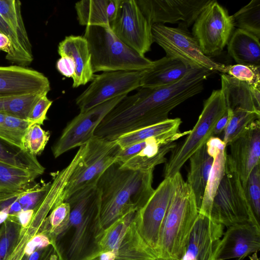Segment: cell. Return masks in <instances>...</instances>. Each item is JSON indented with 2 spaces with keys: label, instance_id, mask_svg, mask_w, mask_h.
<instances>
[{
  "label": "cell",
  "instance_id": "26",
  "mask_svg": "<svg viewBox=\"0 0 260 260\" xmlns=\"http://www.w3.org/2000/svg\"><path fill=\"white\" fill-rule=\"evenodd\" d=\"M229 54L238 64L260 66L259 39L237 28L227 44Z\"/></svg>",
  "mask_w": 260,
  "mask_h": 260
},
{
  "label": "cell",
  "instance_id": "43",
  "mask_svg": "<svg viewBox=\"0 0 260 260\" xmlns=\"http://www.w3.org/2000/svg\"><path fill=\"white\" fill-rule=\"evenodd\" d=\"M53 101L50 100L47 95L41 97L31 109L27 120L30 125L37 124L42 125L47 119V113L51 107Z\"/></svg>",
  "mask_w": 260,
  "mask_h": 260
},
{
  "label": "cell",
  "instance_id": "54",
  "mask_svg": "<svg viewBox=\"0 0 260 260\" xmlns=\"http://www.w3.org/2000/svg\"><path fill=\"white\" fill-rule=\"evenodd\" d=\"M157 260H172V259H166L159 258Z\"/></svg>",
  "mask_w": 260,
  "mask_h": 260
},
{
  "label": "cell",
  "instance_id": "52",
  "mask_svg": "<svg viewBox=\"0 0 260 260\" xmlns=\"http://www.w3.org/2000/svg\"><path fill=\"white\" fill-rule=\"evenodd\" d=\"M9 217V214L3 211H0V224L5 222Z\"/></svg>",
  "mask_w": 260,
  "mask_h": 260
},
{
  "label": "cell",
  "instance_id": "17",
  "mask_svg": "<svg viewBox=\"0 0 260 260\" xmlns=\"http://www.w3.org/2000/svg\"><path fill=\"white\" fill-rule=\"evenodd\" d=\"M226 162L237 173L245 188L252 169L259 164L260 121L256 119L244 132L230 143Z\"/></svg>",
  "mask_w": 260,
  "mask_h": 260
},
{
  "label": "cell",
  "instance_id": "13",
  "mask_svg": "<svg viewBox=\"0 0 260 260\" xmlns=\"http://www.w3.org/2000/svg\"><path fill=\"white\" fill-rule=\"evenodd\" d=\"M152 25L136 0H120L115 17L110 26L123 43L145 56L153 43Z\"/></svg>",
  "mask_w": 260,
  "mask_h": 260
},
{
  "label": "cell",
  "instance_id": "50",
  "mask_svg": "<svg viewBox=\"0 0 260 260\" xmlns=\"http://www.w3.org/2000/svg\"><path fill=\"white\" fill-rule=\"evenodd\" d=\"M10 98L11 97L0 98V113L6 114L7 103Z\"/></svg>",
  "mask_w": 260,
  "mask_h": 260
},
{
  "label": "cell",
  "instance_id": "37",
  "mask_svg": "<svg viewBox=\"0 0 260 260\" xmlns=\"http://www.w3.org/2000/svg\"><path fill=\"white\" fill-rule=\"evenodd\" d=\"M42 94H29L11 97L6 109V114L23 119H27L33 107Z\"/></svg>",
  "mask_w": 260,
  "mask_h": 260
},
{
  "label": "cell",
  "instance_id": "34",
  "mask_svg": "<svg viewBox=\"0 0 260 260\" xmlns=\"http://www.w3.org/2000/svg\"><path fill=\"white\" fill-rule=\"evenodd\" d=\"M231 110V109H230ZM232 114L224 130L223 141L226 146L238 138L251 122L259 119L260 114L242 109L231 110Z\"/></svg>",
  "mask_w": 260,
  "mask_h": 260
},
{
  "label": "cell",
  "instance_id": "18",
  "mask_svg": "<svg viewBox=\"0 0 260 260\" xmlns=\"http://www.w3.org/2000/svg\"><path fill=\"white\" fill-rule=\"evenodd\" d=\"M50 90L48 78L38 71L17 65L0 66V98L47 94Z\"/></svg>",
  "mask_w": 260,
  "mask_h": 260
},
{
  "label": "cell",
  "instance_id": "3",
  "mask_svg": "<svg viewBox=\"0 0 260 260\" xmlns=\"http://www.w3.org/2000/svg\"><path fill=\"white\" fill-rule=\"evenodd\" d=\"M100 193L96 185L81 188L65 201L70 206L68 228L59 239L71 231L62 260H85L96 251L95 238L99 233Z\"/></svg>",
  "mask_w": 260,
  "mask_h": 260
},
{
  "label": "cell",
  "instance_id": "4",
  "mask_svg": "<svg viewBox=\"0 0 260 260\" xmlns=\"http://www.w3.org/2000/svg\"><path fill=\"white\" fill-rule=\"evenodd\" d=\"M198 214L193 190L181 174L162 223L159 258L181 260Z\"/></svg>",
  "mask_w": 260,
  "mask_h": 260
},
{
  "label": "cell",
  "instance_id": "33",
  "mask_svg": "<svg viewBox=\"0 0 260 260\" xmlns=\"http://www.w3.org/2000/svg\"><path fill=\"white\" fill-rule=\"evenodd\" d=\"M232 16L235 26L260 39V0H252Z\"/></svg>",
  "mask_w": 260,
  "mask_h": 260
},
{
  "label": "cell",
  "instance_id": "45",
  "mask_svg": "<svg viewBox=\"0 0 260 260\" xmlns=\"http://www.w3.org/2000/svg\"><path fill=\"white\" fill-rule=\"evenodd\" d=\"M56 68L61 75L67 78H73L74 76L75 63L73 59L69 56H61L56 62Z\"/></svg>",
  "mask_w": 260,
  "mask_h": 260
},
{
  "label": "cell",
  "instance_id": "19",
  "mask_svg": "<svg viewBox=\"0 0 260 260\" xmlns=\"http://www.w3.org/2000/svg\"><path fill=\"white\" fill-rule=\"evenodd\" d=\"M215 251L213 260L237 258L256 254L260 249V227L251 223L228 228Z\"/></svg>",
  "mask_w": 260,
  "mask_h": 260
},
{
  "label": "cell",
  "instance_id": "53",
  "mask_svg": "<svg viewBox=\"0 0 260 260\" xmlns=\"http://www.w3.org/2000/svg\"><path fill=\"white\" fill-rule=\"evenodd\" d=\"M86 260H97L94 257H90Z\"/></svg>",
  "mask_w": 260,
  "mask_h": 260
},
{
  "label": "cell",
  "instance_id": "15",
  "mask_svg": "<svg viewBox=\"0 0 260 260\" xmlns=\"http://www.w3.org/2000/svg\"><path fill=\"white\" fill-rule=\"evenodd\" d=\"M125 96H119L79 114L71 120L52 147L55 158L67 151L87 143L106 115Z\"/></svg>",
  "mask_w": 260,
  "mask_h": 260
},
{
  "label": "cell",
  "instance_id": "38",
  "mask_svg": "<svg viewBox=\"0 0 260 260\" xmlns=\"http://www.w3.org/2000/svg\"><path fill=\"white\" fill-rule=\"evenodd\" d=\"M223 73L250 86L260 88V66L238 63L225 66Z\"/></svg>",
  "mask_w": 260,
  "mask_h": 260
},
{
  "label": "cell",
  "instance_id": "21",
  "mask_svg": "<svg viewBox=\"0 0 260 260\" xmlns=\"http://www.w3.org/2000/svg\"><path fill=\"white\" fill-rule=\"evenodd\" d=\"M114 260H157L155 251L141 236L135 218L122 228L110 251Z\"/></svg>",
  "mask_w": 260,
  "mask_h": 260
},
{
  "label": "cell",
  "instance_id": "20",
  "mask_svg": "<svg viewBox=\"0 0 260 260\" xmlns=\"http://www.w3.org/2000/svg\"><path fill=\"white\" fill-rule=\"evenodd\" d=\"M224 227L210 216L199 213L181 260H213Z\"/></svg>",
  "mask_w": 260,
  "mask_h": 260
},
{
  "label": "cell",
  "instance_id": "31",
  "mask_svg": "<svg viewBox=\"0 0 260 260\" xmlns=\"http://www.w3.org/2000/svg\"><path fill=\"white\" fill-rule=\"evenodd\" d=\"M226 154L225 149H221L213 158L199 213L210 216L214 197L224 174Z\"/></svg>",
  "mask_w": 260,
  "mask_h": 260
},
{
  "label": "cell",
  "instance_id": "22",
  "mask_svg": "<svg viewBox=\"0 0 260 260\" xmlns=\"http://www.w3.org/2000/svg\"><path fill=\"white\" fill-rule=\"evenodd\" d=\"M58 53L61 56L71 57L75 66L73 77V87L84 85L94 77L91 56L87 42L83 36L71 35L66 36L58 46Z\"/></svg>",
  "mask_w": 260,
  "mask_h": 260
},
{
  "label": "cell",
  "instance_id": "39",
  "mask_svg": "<svg viewBox=\"0 0 260 260\" xmlns=\"http://www.w3.org/2000/svg\"><path fill=\"white\" fill-rule=\"evenodd\" d=\"M49 138V132L44 130L40 125L33 124L24 136L23 147L30 154L36 156L43 151Z\"/></svg>",
  "mask_w": 260,
  "mask_h": 260
},
{
  "label": "cell",
  "instance_id": "25",
  "mask_svg": "<svg viewBox=\"0 0 260 260\" xmlns=\"http://www.w3.org/2000/svg\"><path fill=\"white\" fill-rule=\"evenodd\" d=\"M189 159L190 167L186 182L193 190L199 211L214 158L208 153L205 144Z\"/></svg>",
  "mask_w": 260,
  "mask_h": 260
},
{
  "label": "cell",
  "instance_id": "23",
  "mask_svg": "<svg viewBox=\"0 0 260 260\" xmlns=\"http://www.w3.org/2000/svg\"><path fill=\"white\" fill-rule=\"evenodd\" d=\"M154 61L151 68L145 70L141 87L157 88L171 85L180 80L191 68L167 56Z\"/></svg>",
  "mask_w": 260,
  "mask_h": 260
},
{
  "label": "cell",
  "instance_id": "2",
  "mask_svg": "<svg viewBox=\"0 0 260 260\" xmlns=\"http://www.w3.org/2000/svg\"><path fill=\"white\" fill-rule=\"evenodd\" d=\"M154 170L133 171L115 162L101 175L96 184L101 198L99 233L146 203L154 191Z\"/></svg>",
  "mask_w": 260,
  "mask_h": 260
},
{
  "label": "cell",
  "instance_id": "29",
  "mask_svg": "<svg viewBox=\"0 0 260 260\" xmlns=\"http://www.w3.org/2000/svg\"><path fill=\"white\" fill-rule=\"evenodd\" d=\"M21 6L19 1L0 0V14L16 34L25 52L34 57L32 46L21 15Z\"/></svg>",
  "mask_w": 260,
  "mask_h": 260
},
{
  "label": "cell",
  "instance_id": "35",
  "mask_svg": "<svg viewBox=\"0 0 260 260\" xmlns=\"http://www.w3.org/2000/svg\"><path fill=\"white\" fill-rule=\"evenodd\" d=\"M0 32L8 37L11 42V51L9 54L6 55V59L18 66L25 67L29 66L33 61L34 57L25 52L16 34L1 14Z\"/></svg>",
  "mask_w": 260,
  "mask_h": 260
},
{
  "label": "cell",
  "instance_id": "5",
  "mask_svg": "<svg viewBox=\"0 0 260 260\" xmlns=\"http://www.w3.org/2000/svg\"><path fill=\"white\" fill-rule=\"evenodd\" d=\"M83 37L87 42L93 73L141 71L149 69L154 64V61L123 43L110 27L87 26Z\"/></svg>",
  "mask_w": 260,
  "mask_h": 260
},
{
  "label": "cell",
  "instance_id": "6",
  "mask_svg": "<svg viewBox=\"0 0 260 260\" xmlns=\"http://www.w3.org/2000/svg\"><path fill=\"white\" fill-rule=\"evenodd\" d=\"M226 110L221 89L213 90L204 102L202 112L192 129L185 140L172 151L169 160L165 162V178L172 177L180 172L190 157L213 136L215 126Z\"/></svg>",
  "mask_w": 260,
  "mask_h": 260
},
{
  "label": "cell",
  "instance_id": "44",
  "mask_svg": "<svg viewBox=\"0 0 260 260\" xmlns=\"http://www.w3.org/2000/svg\"><path fill=\"white\" fill-rule=\"evenodd\" d=\"M50 238L44 233L34 236L26 243L24 252L26 256H30L35 251L47 247L52 244Z\"/></svg>",
  "mask_w": 260,
  "mask_h": 260
},
{
  "label": "cell",
  "instance_id": "8",
  "mask_svg": "<svg viewBox=\"0 0 260 260\" xmlns=\"http://www.w3.org/2000/svg\"><path fill=\"white\" fill-rule=\"evenodd\" d=\"M151 30L153 42L164 50L166 56L179 60L191 68L223 73L225 65L205 55L188 29L153 24Z\"/></svg>",
  "mask_w": 260,
  "mask_h": 260
},
{
  "label": "cell",
  "instance_id": "49",
  "mask_svg": "<svg viewBox=\"0 0 260 260\" xmlns=\"http://www.w3.org/2000/svg\"><path fill=\"white\" fill-rule=\"evenodd\" d=\"M11 42L6 35L0 32V51L2 50L9 54L11 51Z\"/></svg>",
  "mask_w": 260,
  "mask_h": 260
},
{
  "label": "cell",
  "instance_id": "47",
  "mask_svg": "<svg viewBox=\"0 0 260 260\" xmlns=\"http://www.w3.org/2000/svg\"><path fill=\"white\" fill-rule=\"evenodd\" d=\"M232 114L231 110L227 108L225 113L217 122L213 131V136L219 135L224 130Z\"/></svg>",
  "mask_w": 260,
  "mask_h": 260
},
{
  "label": "cell",
  "instance_id": "11",
  "mask_svg": "<svg viewBox=\"0 0 260 260\" xmlns=\"http://www.w3.org/2000/svg\"><path fill=\"white\" fill-rule=\"evenodd\" d=\"M180 175L179 172L172 177L165 178L146 203L136 212L135 220L139 233L158 257L162 223Z\"/></svg>",
  "mask_w": 260,
  "mask_h": 260
},
{
  "label": "cell",
  "instance_id": "42",
  "mask_svg": "<svg viewBox=\"0 0 260 260\" xmlns=\"http://www.w3.org/2000/svg\"><path fill=\"white\" fill-rule=\"evenodd\" d=\"M12 220H8L5 224V227L3 231H0V260H5L8 254L17 241V237L19 236L18 224L13 222L12 227L11 226Z\"/></svg>",
  "mask_w": 260,
  "mask_h": 260
},
{
  "label": "cell",
  "instance_id": "32",
  "mask_svg": "<svg viewBox=\"0 0 260 260\" xmlns=\"http://www.w3.org/2000/svg\"><path fill=\"white\" fill-rule=\"evenodd\" d=\"M70 215L69 204L62 202L55 206L43 223L44 232L54 244L59 240L66 231L69 224Z\"/></svg>",
  "mask_w": 260,
  "mask_h": 260
},
{
  "label": "cell",
  "instance_id": "1",
  "mask_svg": "<svg viewBox=\"0 0 260 260\" xmlns=\"http://www.w3.org/2000/svg\"><path fill=\"white\" fill-rule=\"evenodd\" d=\"M213 72L190 68L177 82L157 87H140L125 96L106 115L94 136L114 141L122 135L168 119L170 112L186 100L201 92Z\"/></svg>",
  "mask_w": 260,
  "mask_h": 260
},
{
  "label": "cell",
  "instance_id": "48",
  "mask_svg": "<svg viewBox=\"0 0 260 260\" xmlns=\"http://www.w3.org/2000/svg\"><path fill=\"white\" fill-rule=\"evenodd\" d=\"M34 211V209L22 211L13 216L18 219L23 228H25L31 221Z\"/></svg>",
  "mask_w": 260,
  "mask_h": 260
},
{
  "label": "cell",
  "instance_id": "27",
  "mask_svg": "<svg viewBox=\"0 0 260 260\" xmlns=\"http://www.w3.org/2000/svg\"><path fill=\"white\" fill-rule=\"evenodd\" d=\"M0 162L25 169L38 174H43L45 168L36 156L25 149L0 138Z\"/></svg>",
  "mask_w": 260,
  "mask_h": 260
},
{
  "label": "cell",
  "instance_id": "10",
  "mask_svg": "<svg viewBox=\"0 0 260 260\" xmlns=\"http://www.w3.org/2000/svg\"><path fill=\"white\" fill-rule=\"evenodd\" d=\"M192 25V35L209 57L222 52L235 27L233 16L215 0H211Z\"/></svg>",
  "mask_w": 260,
  "mask_h": 260
},
{
  "label": "cell",
  "instance_id": "12",
  "mask_svg": "<svg viewBox=\"0 0 260 260\" xmlns=\"http://www.w3.org/2000/svg\"><path fill=\"white\" fill-rule=\"evenodd\" d=\"M145 71H117L94 75L90 85L76 99L80 112L117 96L127 95L129 92L140 88Z\"/></svg>",
  "mask_w": 260,
  "mask_h": 260
},
{
  "label": "cell",
  "instance_id": "24",
  "mask_svg": "<svg viewBox=\"0 0 260 260\" xmlns=\"http://www.w3.org/2000/svg\"><path fill=\"white\" fill-rule=\"evenodd\" d=\"M120 0H82L75 4L81 25L110 27L115 17Z\"/></svg>",
  "mask_w": 260,
  "mask_h": 260
},
{
  "label": "cell",
  "instance_id": "28",
  "mask_svg": "<svg viewBox=\"0 0 260 260\" xmlns=\"http://www.w3.org/2000/svg\"><path fill=\"white\" fill-rule=\"evenodd\" d=\"M182 121L179 118L169 119L121 135L115 140L121 149L151 137H159L179 132Z\"/></svg>",
  "mask_w": 260,
  "mask_h": 260
},
{
  "label": "cell",
  "instance_id": "41",
  "mask_svg": "<svg viewBox=\"0 0 260 260\" xmlns=\"http://www.w3.org/2000/svg\"><path fill=\"white\" fill-rule=\"evenodd\" d=\"M245 193L252 211L259 222L260 216V165L258 164L250 172L246 186Z\"/></svg>",
  "mask_w": 260,
  "mask_h": 260
},
{
  "label": "cell",
  "instance_id": "36",
  "mask_svg": "<svg viewBox=\"0 0 260 260\" xmlns=\"http://www.w3.org/2000/svg\"><path fill=\"white\" fill-rule=\"evenodd\" d=\"M51 185V181H50L15 191V200L21 205L22 211L35 210L43 200Z\"/></svg>",
  "mask_w": 260,
  "mask_h": 260
},
{
  "label": "cell",
  "instance_id": "16",
  "mask_svg": "<svg viewBox=\"0 0 260 260\" xmlns=\"http://www.w3.org/2000/svg\"><path fill=\"white\" fill-rule=\"evenodd\" d=\"M152 25L176 23L186 28L193 25L211 0H136Z\"/></svg>",
  "mask_w": 260,
  "mask_h": 260
},
{
  "label": "cell",
  "instance_id": "46",
  "mask_svg": "<svg viewBox=\"0 0 260 260\" xmlns=\"http://www.w3.org/2000/svg\"><path fill=\"white\" fill-rule=\"evenodd\" d=\"M206 145L208 153L213 158L220 150L225 149L226 147L223 140L214 136L211 137L208 140Z\"/></svg>",
  "mask_w": 260,
  "mask_h": 260
},
{
  "label": "cell",
  "instance_id": "30",
  "mask_svg": "<svg viewBox=\"0 0 260 260\" xmlns=\"http://www.w3.org/2000/svg\"><path fill=\"white\" fill-rule=\"evenodd\" d=\"M39 175L29 171L0 162V193L25 188Z\"/></svg>",
  "mask_w": 260,
  "mask_h": 260
},
{
  "label": "cell",
  "instance_id": "14",
  "mask_svg": "<svg viewBox=\"0 0 260 260\" xmlns=\"http://www.w3.org/2000/svg\"><path fill=\"white\" fill-rule=\"evenodd\" d=\"M190 131L159 137H151L121 149L115 162L121 168L133 171L154 169L165 163V155L176 146L175 141L188 135Z\"/></svg>",
  "mask_w": 260,
  "mask_h": 260
},
{
  "label": "cell",
  "instance_id": "51",
  "mask_svg": "<svg viewBox=\"0 0 260 260\" xmlns=\"http://www.w3.org/2000/svg\"><path fill=\"white\" fill-rule=\"evenodd\" d=\"M6 115L5 113H0V138L2 139L3 137L4 123Z\"/></svg>",
  "mask_w": 260,
  "mask_h": 260
},
{
  "label": "cell",
  "instance_id": "40",
  "mask_svg": "<svg viewBox=\"0 0 260 260\" xmlns=\"http://www.w3.org/2000/svg\"><path fill=\"white\" fill-rule=\"evenodd\" d=\"M29 126L30 124L27 120L6 114L3 139L24 148L23 139Z\"/></svg>",
  "mask_w": 260,
  "mask_h": 260
},
{
  "label": "cell",
  "instance_id": "7",
  "mask_svg": "<svg viewBox=\"0 0 260 260\" xmlns=\"http://www.w3.org/2000/svg\"><path fill=\"white\" fill-rule=\"evenodd\" d=\"M210 216L227 228L245 223L260 227L238 174L226 161L224 174L213 200Z\"/></svg>",
  "mask_w": 260,
  "mask_h": 260
},
{
  "label": "cell",
  "instance_id": "9",
  "mask_svg": "<svg viewBox=\"0 0 260 260\" xmlns=\"http://www.w3.org/2000/svg\"><path fill=\"white\" fill-rule=\"evenodd\" d=\"M86 149L79 166L71 176L63 193L65 201L75 191L96 185L101 175L117 159L121 148L115 140L94 136L86 144Z\"/></svg>",
  "mask_w": 260,
  "mask_h": 260
}]
</instances>
